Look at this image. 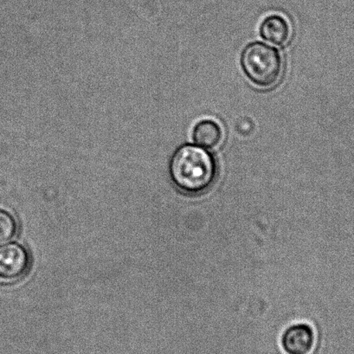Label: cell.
Returning a JSON list of instances; mask_svg holds the SVG:
<instances>
[{
  "label": "cell",
  "mask_w": 354,
  "mask_h": 354,
  "mask_svg": "<svg viewBox=\"0 0 354 354\" xmlns=\"http://www.w3.org/2000/svg\"><path fill=\"white\" fill-rule=\"evenodd\" d=\"M171 181L189 195L204 194L215 183L218 167L212 153L201 147L185 144L174 151L169 161Z\"/></svg>",
  "instance_id": "obj_1"
},
{
  "label": "cell",
  "mask_w": 354,
  "mask_h": 354,
  "mask_svg": "<svg viewBox=\"0 0 354 354\" xmlns=\"http://www.w3.org/2000/svg\"><path fill=\"white\" fill-rule=\"evenodd\" d=\"M243 73L257 87L268 88L280 82L283 61L279 51L266 44H250L241 56Z\"/></svg>",
  "instance_id": "obj_2"
},
{
  "label": "cell",
  "mask_w": 354,
  "mask_h": 354,
  "mask_svg": "<svg viewBox=\"0 0 354 354\" xmlns=\"http://www.w3.org/2000/svg\"><path fill=\"white\" fill-rule=\"evenodd\" d=\"M30 257L25 246L18 243L0 245V279L16 281L29 270Z\"/></svg>",
  "instance_id": "obj_3"
},
{
  "label": "cell",
  "mask_w": 354,
  "mask_h": 354,
  "mask_svg": "<svg viewBox=\"0 0 354 354\" xmlns=\"http://www.w3.org/2000/svg\"><path fill=\"white\" fill-rule=\"evenodd\" d=\"M316 345V333L306 323L292 325L285 330L281 346L285 354H311Z\"/></svg>",
  "instance_id": "obj_4"
},
{
  "label": "cell",
  "mask_w": 354,
  "mask_h": 354,
  "mask_svg": "<svg viewBox=\"0 0 354 354\" xmlns=\"http://www.w3.org/2000/svg\"><path fill=\"white\" fill-rule=\"evenodd\" d=\"M261 37L267 42L283 46L291 39V27L286 19L280 15L267 17L260 26Z\"/></svg>",
  "instance_id": "obj_5"
},
{
  "label": "cell",
  "mask_w": 354,
  "mask_h": 354,
  "mask_svg": "<svg viewBox=\"0 0 354 354\" xmlns=\"http://www.w3.org/2000/svg\"><path fill=\"white\" fill-rule=\"evenodd\" d=\"M192 138L202 149H216L222 142L223 130L216 122L204 120L195 126Z\"/></svg>",
  "instance_id": "obj_6"
},
{
  "label": "cell",
  "mask_w": 354,
  "mask_h": 354,
  "mask_svg": "<svg viewBox=\"0 0 354 354\" xmlns=\"http://www.w3.org/2000/svg\"><path fill=\"white\" fill-rule=\"evenodd\" d=\"M19 232V225L11 213L0 209V245L11 241Z\"/></svg>",
  "instance_id": "obj_7"
}]
</instances>
